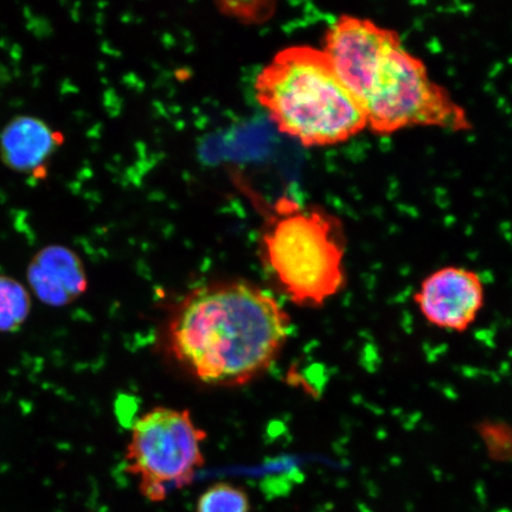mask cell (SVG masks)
Returning <instances> with one entry per match:
<instances>
[{
    "instance_id": "6da1fadb",
    "label": "cell",
    "mask_w": 512,
    "mask_h": 512,
    "mask_svg": "<svg viewBox=\"0 0 512 512\" xmlns=\"http://www.w3.org/2000/svg\"><path fill=\"white\" fill-rule=\"evenodd\" d=\"M290 330V316L271 294L247 281H223L184 297L169 320L166 342L198 381L236 387L272 366Z\"/></svg>"
},
{
    "instance_id": "7a4b0ae2",
    "label": "cell",
    "mask_w": 512,
    "mask_h": 512,
    "mask_svg": "<svg viewBox=\"0 0 512 512\" xmlns=\"http://www.w3.org/2000/svg\"><path fill=\"white\" fill-rule=\"evenodd\" d=\"M323 50L374 133L420 126L471 130L464 108L431 79L425 63L403 47L395 30L343 15L326 31Z\"/></svg>"
},
{
    "instance_id": "3957f363",
    "label": "cell",
    "mask_w": 512,
    "mask_h": 512,
    "mask_svg": "<svg viewBox=\"0 0 512 512\" xmlns=\"http://www.w3.org/2000/svg\"><path fill=\"white\" fill-rule=\"evenodd\" d=\"M254 87L278 131L306 147L345 143L368 127L366 113L324 50L294 46L279 51Z\"/></svg>"
},
{
    "instance_id": "277c9868",
    "label": "cell",
    "mask_w": 512,
    "mask_h": 512,
    "mask_svg": "<svg viewBox=\"0 0 512 512\" xmlns=\"http://www.w3.org/2000/svg\"><path fill=\"white\" fill-rule=\"evenodd\" d=\"M274 209L261 233L262 265L291 303L322 307L347 284L341 222L287 198Z\"/></svg>"
},
{
    "instance_id": "5b68a950",
    "label": "cell",
    "mask_w": 512,
    "mask_h": 512,
    "mask_svg": "<svg viewBox=\"0 0 512 512\" xmlns=\"http://www.w3.org/2000/svg\"><path fill=\"white\" fill-rule=\"evenodd\" d=\"M189 411L157 407L136 421L125 456V471L138 480L150 502L165 501L172 491L194 482L204 465L203 441Z\"/></svg>"
},
{
    "instance_id": "8992f818",
    "label": "cell",
    "mask_w": 512,
    "mask_h": 512,
    "mask_svg": "<svg viewBox=\"0 0 512 512\" xmlns=\"http://www.w3.org/2000/svg\"><path fill=\"white\" fill-rule=\"evenodd\" d=\"M414 303L435 328L465 332L475 324L485 304V287L476 272L463 267L440 268L422 281Z\"/></svg>"
},
{
    "instance_id": "52a82bcc",
    "label": "cell",
    "mask_w": 512,
    "mask_h": 512,
    "mask_svg": "<svg viewBox=\"0 0 512 512\" xmlns=\"http://www.w3.org/2000/svg\"><path fill=\"white\" fill-rule=\"evenodd\" d=\"M30 291L41 303L62 307L75 302L88 287L79 255L61 245L46 246L31 259L27 270Z\"/></svg>"
},
{
    "instance_id": "ba28073f",
    "label": "cell",
    "mask_w": 512,
    "mask_h": 512,
    "mask_svg": "<svg viewBox=\"0 0 512 512\" xmlns=\"http://www.w3.org/2000/svg\"><path fill=\"white\" fill-rule=\"evenodd\" d=\"M63 136L46 121L32 115H17L0 132V159L18 174L46 177L48 163Z\"/></svg>"
},
{
    "instance_id": "9c48e42d",
    "label": "cell",
    "mask_w": 512,
    "mask_h": 512,
    "mask_svg": "<svg viewBox=\"0 0 512 512\" xmlns=\"http://www.w3.org/2000/svg\"><path fill=\"white\" fill-rule=\"evenodd\" d=\"M31 296L27 287L15 278L0 274V332H16L27 322Z\"/></svg>"
},
{
    "instance_id": "30bf717a",
    "label": "cell",
    "mask_w": 512,
    "mask_h": 512,
    "mask_svg": "<svg viewBox=\"0 0 512 512\" xmlns=\"http://www.w3.org/2000/svg\"><path fill=\"white\" fill-rule=\"evenodd\" d=\"M251 503L247 492L228 483H217L203 492L196 512H249Z\"/></svg>"
},
{
    "instance_id": "8fae6325",
    "label": "cell",
    "mask_w": 512,
    "mask_h": 512,
    "mask_svg": "<svg viewBox=\"0 0 512 512\" xmlns=\"http://www.w3.org/2000/svg\"><path fill=\"white\" fill-rule=\"evenodd\" d=\"M490 457L496 462H510L512 459V428L501 422H485L480 427Z\"/></svg>"
}]
</instances>
